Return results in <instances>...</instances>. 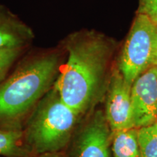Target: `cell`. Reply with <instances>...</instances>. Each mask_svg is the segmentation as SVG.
<instances>
[{
  "instance_id": "6da1fadb",
  "label": "cell",
  "mask_w": 157,
  "mask_h": 157,
  "mask_svg": "<svg viewBox=\"0 0 157 157\" xmlns=\"http://www.w3.org/2000/svg\"><path fill=\"white\" fill-rule=\"evenodd\" d=\"M66 47L68 60L53 86L62 101L82 115L101 95L110 48L103 37L92 31L71 35Z\"/></svg>"
},
{
  "instance_id": "7a4b0ae2",
  "label": "cell",
  "mask_w": 157,
  "mask_h": 157,
  "mask_svg": "<svg viewBox=\"0 0 157 157\" xmlns=\"http://www.w3.org/2000/svg\"><path fill=\"white\" fill-rule=\"evenodd\" d=\"M58 67L57 52H41L25 58L0 82V127L17 128L52 88Z\"/></svg>"
},
{
  "instance_id": "3957f363",
  "label": "cell",
  "mask_w": 157,
  "mask_h": 157,
  "mask_svg": "<svg viewBox=\"0 0 157 157\" xmlns=\"http://www.w3.org/2000/svg\"><path fill=\"white\" fill-rule=\"evenodd\" d=\"M78 117L52 85L30 113L24 131L29 150L39 156L58 153L69 141Z\"/></svg>"
},
{
  "instance_id": "277c9868",
  "label": "cell",
  "mask_w": 157,
  "mask_h": 157,
  "mask_svg": "<svg viewBox=\"0 0 157 157\" xmlns=\"http://www.w3.org/2000/svg\"><path fill=\"white\" fill-rule=\"evenodd\" d=\"M154 32V23L146 15L137 13L124 46L119 65V71L130 85L151 66Z\"/></svg>"
},
{
  "instance_id": "5b68a950",
  "label": "cell",
  "mask_w": 157,
  "mask_h": 157,
  "mask_svg": "<svg viewBox=\"0 0 157 157\" xmlns=\"http://www.w3.org/2000/svg\"><path fill=\"white\" fill-rule=\"evenodd\" d=\"M134 128L154 124L157 121V75L151 66L136 78L131 88Z\"/></svg>"
},
{
  "instance_id": "8992f818",
  "label": "cell",
  "mask_w": 157,
  "mask_h": 157,
  "mask_svg": "<svg viewBox=\"0 0 157 157\" xmlns=\"http://www.w3.org/2000/svg\"><path fill=\"white\" fill-rule=\"evenodd\" d=\"M111 132L105 113L96 111L78 132L74 157H110Z\"/></svg>"
},
{
  "instance_id": "52a82bcc",
  "label": "cell",
  "mask_w": 157,
  "mask_h": 157,
  "mask_svg": "<svg viewBox=\"0 0 157 157\" xmlns=\"http://www.w3.org/2000/svg\"><path fill=\"white\" fill-rule=\"evenodd\" d=\"M132 85L125 81L119 69L111 78L105 116L112 132L134 128L132 121Z\"/></svg>"
},
{
  "instance_id": "ba28073f",
  "label": "cell",
  "mask_w": 157,
  "mask_h": 157,
  "mask_svg": "<svg viewBox=\"0 0 157 157\" xmlns=\"http://www.w3.org/2000/svg\"><path fill=\"white\" fill-rule=\"evenodd\" d=\"M34 39L26 24L10 12L0 8V49L23 48Z\"/></svg>"
},
{
  "instance_id": "9c48e42d",
  "label": "cell",
  "mask_w": 157,
  "mask_h": 157,
  "mask_svg": "<svg viewBox=\"0 0 157 157\" xmlns=\"http://www.w3.org/2000/svg\"><path fill=\"white\" fill-rule=\"evenodd\" d=\"M31 154L25 143L23 131L19 128L0 129V156L29 157Z\"/></svg>"
},
{
  "instance_id": "30bf717a",
  "label": "cell",
  "mask_w": 157,
  "mask_h": 157,
  "mask_svg": "<svg viewBox=\"0 0 157 157\" xmlns=\"http://www.w3.org/2000/svg\"><path fill=\"white\" fill-rule=\"evenodd\" d=\"M112 150L114 157H142L137 140V129L113 132Z\"/></svg>"
},
{
  "instance_id": "8fae6325",
  "label": "cell",
  "mask_w": 157,
  "mask_h": 157,
  "mask_svg": "<svg viewBox=\"0 0 157 157\" xmlns=\"http://www.w3.org/2000/svg\"><path fill=\"white\" fill-rule=\"evenodd\" d=\"M137 140L142 157H157V128L155 124L137 129Z\"/></svg>"
},
{
  "instance_id": "7c38bea8",
  "label": "cell",
  "mask_w": 157,
  "mask_h": 157,
  "mask_svg": "<svg viewBox=\"0 0 157 157\" xmlns=\"http://www.w3.org/2000/svg\"><path fill=\"white\" fill-rule=\"evenodd\" d=\"M23 48L0 49V82L2 81L12 65L22 52Z\"/></svg>"
},
{
  "instance_id": "4fadbf2b",
  "label": "cell",
  "mask_w": 157,
  "mask_h": 157,
  "mask_svg": "<svg viewBox=\"0 0 157 157\" xmlns=\"http://www.w3.org/2000/svg\"><path fill=\"white\" fill-rule=\"evenodd\" d=\"M157 22V0H139L138 13Z\"/></svg>"
},
{
  "instance_id": "5bb4252c",
  "label": "cell",
  "mask_w": 157,
  "mask_h": 157,
  "mask_svg": "<svg viewBox=\"0 0 157 157\" xmlns=\"http://www.w3.org/2000/svg\"><path fill=\"white\" fill-rule=\"evenodd\" d=\"M155 24V32L154 39V48L151 59V66H157V22H154Z\"/></svg>"
},
{
  "instance_id": "9a60e30c",
  "label": "cell",
  "mask_w": 157,
  "mask_h": 157,
  "mask_svg": "<svg viewBox=\"0 0 157 157\" xmlns=\"http://www.w3.org/2000/svg\"><path fill=\"white\" fill-rule=\"evenodd\" d=\"M39 157H62L59 155L58 153H52V154H45L39 155Z\"/></svg>"
},
{
  "instance_id": "2e32d148",
  "label": "cell",
  "mask_w": 157,
  "mask_h": 157,
  "mask_svg": "<svg viewBox=\"0 0 157 157\" xmlns=\"http://www.w3.org/2000/svg\"><path fill=\"white\" fill-rule=\"evenodd\" d=\"M155 125H156V128H157V121H156V122L155 123Z\"/></svg>"
},
{
  "instance_id": "e0dca14e",
  "label": "cell",
  "mask_w": 157,
  "mask_h": 157,
  "mask_svg": "<svg viewBox=\"0 0 157 157\" xmlns=\"http://www.w3.org/2000/svg\"><path fill=\"white\" fill-rule=\"evenodd\" d=\"M156 66V75H157V66Z\"/></svg>"
}]
</instances>
